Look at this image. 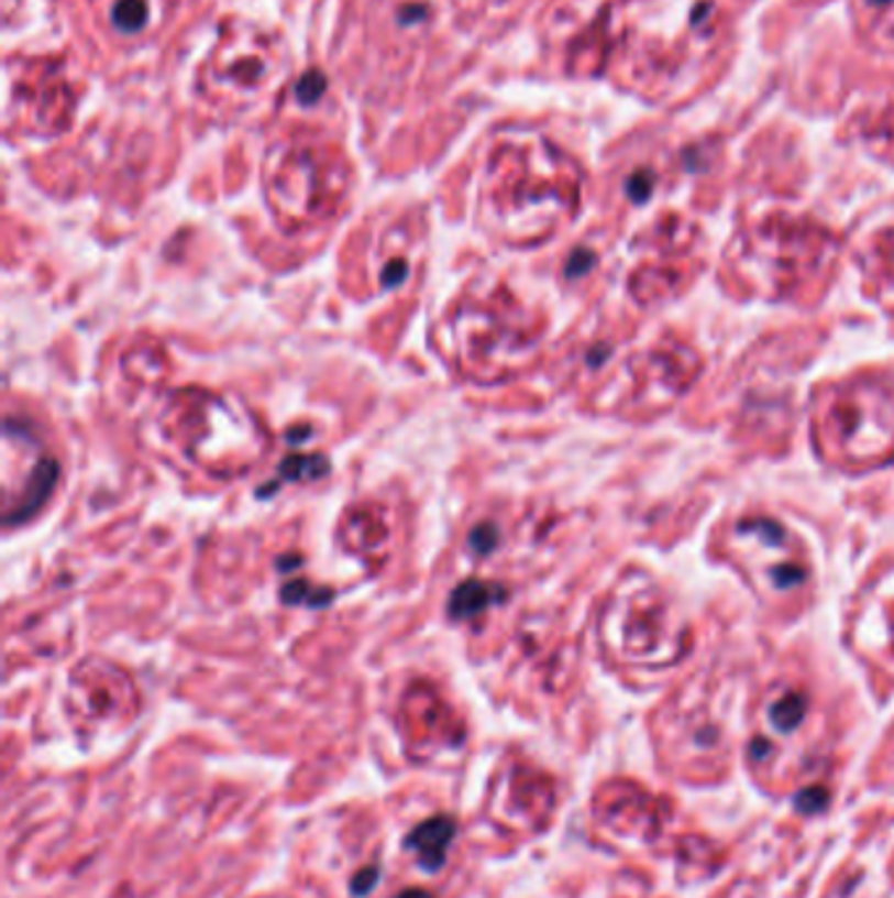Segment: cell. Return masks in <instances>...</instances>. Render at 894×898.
Segmentation results:
<instances>
[{
  "instance_id": "cell-20",
  "label": "cell",
  "mask_w": 894,
  "mask_h": 898,
  "mask_svg": "<svg viewBox=\"0 0 894 898\" xmlns=\"http://www.w3.org/2000/svg\"><path fill=\"white\" fill-rule=\"evenodd\" d=\"M871 261L882 287L894 297V227L879 231L871 244Z\"/></svg>"
},
{
  "instance_id": "cell-23",
  "label": "cell",
  "mask_w": 894,
  "mask_h": 898,
  "mask_svg": "<svg viewBox=\"0 0 894 898\" xmlns=\"http://www.w3.org/2000/svg\"><path fill=\"white\" fill-rule=\"evenodd\" d=\"M375 877H378V869H367L357 877V883H354V894H367L375 886Z\"/></svg>"
},
{
  "instance_id": "cell-4",
  "label": "cell",
  "mask_w": 894,
  "mask_h": 898,
  "mask_svg": "<svg viewBox=\"0 0 894 898\" xmlns=\"http://www.w3.org/2000/svg\"><path fill=\"white\" fill-rule=\"evenodd\" d=\"M600 638L611 655L643 668H672L691 646V628L672 596L645 573L627 576L606 602Z\"/></svg>"
},
{
  "instance_id": "cell-3",
  "label": "cell",
  "mask_w": 894,
  "mask_h": 898,
  "mask_svg": "<svg viewBox=\"0 0 894 898\" xmlns=\"http://www.w3.org/2000/svg\"><path fill=\"white\" fill-rule=\"evenodd\" d=\"M837 237L803 216L774 213L755 223L740 240L742 276L761 295L784 299L801 295L835 265Z\"/></svg>"
},
{
  "instance_id": "cell-12",
  "label": "cell",
  "mask_w": 894,
  "mask_h": 898,
  "mask_svg": "<svg viewBox=\"0 0 894 898\" xmlns=\"http://www.w3.org/2000/svg\"><path fill=\"white\" fill-rule=\"evenodd\" d=\"M68 702L87 720L129 718L136 710V691L121 668L102 659H87L74 670Z\"/></svg>"
},
{
  "instance_id": "cell-2",
  "label": "cell",
  "mask_w": 894,
  "mask_h": 898,
  "mask_svg": "<svg viewBox=\"0 0 894 898\" xmlns=\"http://www.w3.org/2000/svg\"><path fill=\"white\" fill-rule=\"evenodd\" d=\"M163 426L166 439L216 479L247 473L268 452V434L247 405L197 386L170 394Z\"/></svg>"
},
{
  "instance_id": "cell-17",
  "label": "cell",
  "mask_w": 894,
  "mask_h": 898,
  "mask_svg": "<svg viewBox=\"0 0 894 898\" xmlns=\"http://www.w3.org/2000/svg\"><path fill=\"white\" fill-rule=\"evenodd\" d=\"M501 599H504L501 587H494V583H483V581H467L452 594L449 612H452L456 621H470V617L481 615V612H486L490 604L501 602Z\"/></svg>"
},
{
  "instance_id": "cell-24",
  "label": "cell",
  "mask_w": 894,
  "mask_h": 898,
  "mask_svg": "<svg viewBox=\"0 0 894 898\" xmlns=\"http://www.w3.org/2000/svg\"><path fill=\"white\" fill-rule=\"evenodd\" d=\"M886 628H890V649L894 655V602L890 596H886Z\"/></svg>"
},
{
  "instance_id": "cell-25",
  "label": "cell",
  "mask_w": 894,
  "mask_h": 898,
  "mask_svg": "<svg viewBox=\"0 0 894 898\" xmlns=\"http://www.w3.org/2000/svg\"><path fill=\"white\" fill-rule=\"evenodd\" d=\"M399 898H433V896L426 894V890H407V894H401Z\"/></svg>"
},
{
  "instance_id": "cell-5",
  "label": "cell",
  "mask_w": 894,
  "mask_h": 898,
  "mask_svg": "<svg viewBox=\"0 0 894 898\" xmlns=\"http://www.w3.org/2000/svg\"><path fill=\"white\" fill-rule=\"evenodd\" d=\"M816 431L824 452L850 468L894 458V394L873 381L829 386L818 399Z\"/></svg>"
},
{
  "instance_id": "cell-16",
  "label": "cell",
  "mask_w": 894,
  "mask_h": 898,
  "mask_svg": "<svg viewBox=\"0 0 894 898\" xmlns=\"http://www.w3.org/2000/svg\"><path fill=\"white\" fill-rule=\"evenodd\" d=\"M454 835H456L454 820L431 818L420 822V825L407 835V848L418 856L422 869L435 873V869H441L443 862H446L449 846H452Z\"/></svg>"
},
{
  "instance_id": "cell-19",
  "label": "cell",
  "mask_w": 894,
  "mask_h": 898,
  "mask_svg": "<svg viewBox=\"0 0 894 898\" xmlns=\"http://www.w3.org/2000/svg\"><path fill=\"white\" fill-rule=\"evenodd\" d=\"M150 19H153L150 0H113L111 24L121 35H140L147 30Z\"/></svg>"
},
{
  "instance_id": "cell-13",
  "label": "cell",
  "mask_w": 894,
  "mask_h": 898,
  "mask_svg": "<svg viewBox=\"0 0 894 898\" xmlns=\"http://www.w3.org/2000/svg\"><path fill=\"white\" fill-rule=\"evenodd\" d=\"M11 87V103L9 108L19 106L24 113V124H30L37 132H58L60 127L68 124L74 113V92L68 90L66 77L60 74V66L45 64V87L34 85V77L30 72V64L19 66V79L9 81Z\"/></svg>"
},
{
  "instance_id": "cell-7",
  "label": "cell",
  "mask_w": 894,
  "mask_h": 898,
  "mask_svg": "<svg viewBox=\"0 0 894 898\" xmlns=\"http://www.w3.org/2000/svg\"><path fill=\"white\" fill-rule=\"evenodd\" d=\"M460 363L477 381L507 379L536 350L538 335L515 303L464 305L454 318Z\"/></svg>"
},
{
  "instance_id": "cell-10",
  "label": "cell",
  "mask_w": 894,
  "mask_h": 898,
  "mask_svg": "<svg viewBox=\"0 0 894 898\" xmlns=\"http://www.w3.org/2000/svg\"><path fill=\"white\" fill-rule=\"evenodd\" d=\"M208 61V77L202 87L213 98L234 103L257 98L282 72L273 40L250 26H234Z\"/></svg>"
},
{
  "instance_id": "cell-9",
  "label": "cell",
  "mask_w": 894,
  "mask_h": 898,
  "mask_svg": "<svg viewBox=\"0 0 894 898\" xmlns=\"http://www.w3.org/2000/svg\"><path fill=\"white\" fill-rule=\"evenodd\" d=\"M58 462L34 431L9 418L3 426V521H30L58 484Z\"/></svg>"
},
{
  "instance_id": "cell-11",
  "label": "cell",
  "mask_w": 894,
  "mask_h": 898,
  "mask_svg": "<svg viewBox=\"0 0 894 898\" xmlns=\"http://www.w3.org/2000/svg\"><path fill=\"white\" fill-rule=\"evenodd\" d=\"M700 358L682 342H656L643 352L634 365L640 386V403L666 407L682 397L700 376Z\"/></svg>"
},
{
  "instance_id": "cell-21",
  "label": "cell",
  "mask_w": 894,
  "mask_h": 898,
  "mask_svg": "<svg viewBox=\"0 0 894 898\" xmlns=\"http://www.w3.org/2000/svg\"><path fill=\"white\" fill-rule=\"evenodd\" d=\"M323 92H325V77L320 72H316V69H310V72H305L302 77L297 79V87H295V95H297V100L302 106H312V103H318L320 98H323Z\"/></svg>"
},
{
  "instance_id": "cell-18",
  "label": "cell",
  "mask_w": 894,
  "mask_h": 898,
  "mask_svg": "<svg viewBox=\"0 0 894 898\" xmlns=\"http://www.w3.org/2000/svg\"><path fill=\"white\" fill-rule=\"evenodd\" d=\"M856 13L879 43H894V0H856Z\"/></svg>"
},
{
  "instance_id": "cell-1",
  "label": "cell",
  "mask_w": 894,
  "mask_h": 898,
  "mask_svg": "<svg viewBox=\"0 0 894 898\" xmlns=\"http://www.w3.org/2000/svg\"><path fill=\"white\" fill-rule=\"evenodd\" d=\"M580 195L583 172L543 134L509 129L490 147L483 213L507 242H543L577 213Z\"/></svg>"
},
{
  "instance_id": "cell-14",
  "label": "cell",
  "mask_w": 894,
  "mask_h": 898,
  "mask_svg": "<svg viewBox=\"0 0 894 898\" xmlns=\"http://www.w3.org/2000/svg\"><path fill=\"white\" fill-rule=\"evenodd\" d=\"M388 539H391V528H388L378 507L350 510L344 515V521H341L339 544L360 557L378 560V555H384Z\"/></svg>"
},
{
  "instance_id": "cell-8",
  "label": "cell",
  "mask_w": 894,
  "mask_h": 898,
  "mask_svg": "<svg viewBox=\"0 0 894 898\" xmlns=\"http://www.w3.org/2000/svg\"><path fill=\"white\" fill-rule=\"evenodd\" d=\"M727 549L769 594H795L808 583V557L793 530L780 521L766 515L737 521L727 536Z\"/></svg>"
},
{
  "instance_id": "cell-6",
  "label": "cell",
  "mask_w": 894,
  "mask_h": 898,
  "mask_svg": "<svg viewBox=\"0 0 894 898\" xmlns=\"http://www.w3.org/2000/svg\"><path fill=\"white\" fill-rule=\"evenodd\" d=\"M350 187V163L325 145H289L271 155L265 193L286 229H307L336 213Z\"/></svg>"
},
{
  "instance_id": "cell-22",
  "label": "cell",
  "mask_w": 894,
  "mask_h": 898,
  "mask_svg": "<svg viewBox=\"0 0 894 898\" xmlns=\"http://www.w3.org/2000/svg\"><path fill=\"white\" fill-rule=\"evenodd\" d=\"M473 544L477 552H488L496 544V528L494 526H477L473 530Z\"/></svg>"
},
{
  "instance_id": "cell-15",
  "label": "cell",
  "mask_w": 894,
  "mask_h": 898,
  "mask_svg": "<svg viewBox=\"0 0 894 898\" xmlns=\"http://www.w3.org/2000/svg\"><path fill=\"white\" fill-rule=\"evenodd\" d=\"M808 693L797 689V686L780 683L763 699V723L769 725V731L780 733V736H795L808 723Z\"/></svg>"
}]
</instances>
